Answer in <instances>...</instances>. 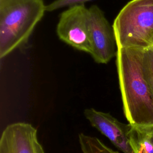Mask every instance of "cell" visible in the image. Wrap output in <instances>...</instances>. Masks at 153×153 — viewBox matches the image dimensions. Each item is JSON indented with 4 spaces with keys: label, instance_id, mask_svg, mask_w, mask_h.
I'll use <instances>...</instances> for the list:
<instances>
[{
    "label": "cell",
    "instance_id": "obj_1",
    "mask_svg": "<svg viewBox=\"0 0 153 153\" xmlns=\"http://www.w3.org/2000/svg\"><path fill=\"white\" fill-rule=\"evenodd\" d=\"M145 50L118 47L116 55L124 114L134 126L153 125V93L145 73Z\"/></svg>",
    "mask_w": 153,
    "mask_h": 153
},
{
    "label": "cell",
    "instance_id": "obj_2",
    "mask_svg": "<svg viewBox=\"0 0 153 153\" xmlns=\"http://www.w3.org/2000/svg\"><path fill=\"white\" fill-rule=\"evenodd\" d=\"M46 11L43 0L0 1V58L26 43Z\"/></svg>",
    "mask_w": 153,
    "mask_h": 153
},
{
    "label": "cell",
    "instance_id": "obj_3",
    "mask_svg": "<svg viewBox=\"0 0 153 153\" xmlns=\"http://www.w3.org/2000/svg\"><path fill=\"white\" fill-rule=\"evenodd\" d=\"M112 25L117 47H153V0H131L121 10Z\"/></svg>",
    "mask_w": 153,
    "mask_h": 153
},
{
    "label": "cell",
    "instance_id": "obj_4",
    "mask_svg": "<svg viewBox=\"0 0 153 153\" xmlns=\"http://www.w3.org/2000/svg\"><path fill=\"white\" fill-rule=\"evenodd\" d=\"M56 32L61 41L78 50L90 54L88 8L84 4L68 7L60 15Z\"/></svg>",
    "mask_w": 153,
    "mask_h": 153
},
{
    "label": "cell",
    "instance_id": "obj_5",
    "mask_svg": "<svg viewBox=\"0 0 153 153\" xmlns=\"http://www.w3.org/2000/svg\"><path fill=\"white\" fill-rule=\"evenodd\" d=\"M90 54L97 63H108L117 53V43L113 25L106 18L103 11L96 5L88 8Z\"/></svg>",
    "mask_w": 153,
    "mask_h": 153
},
{
    "label": "cell",
    "instance_id": "obj_6",
    "mask_svg": "<svg viewBox=\"0 0 153 153\" xmlns=\"http://www.w3.org/2000/svg\"><path fill=\"white\" fill-rule=\"evenodd\" d=\"M0 153H45L30 124L17 122L8 125L2 132Z\"/></svg>",
    "mask_w": 153,
    "mask_h": 153
},
{
    "label": "cell",
    "instance_id": "obj_7",
    "mask_svg": "<svg viewBox=\"0 0 153 153\" xmlns=\"http://www.w3.org/2000/svg\"><path fill=\"white\" fill-rule=\"evenodd\" d=\"M84 114L92 127L106 136L119 150L123 153H134L129 136L130 123H122L109 113L94 108L85 109Z\"/></svg>",
    "mask_w": 153,
    "mask_h": 153
},
{
    "label": "cell",
    "instance_id": "obj_8",
    "mask_svg": "<svg viewBox=\"0 0 153 153\" xmlns=\"http://www.w3.org/2000/svg\"><path fill=\"white\" fill-rule=\"evenodd\" d=\"M130 125L129 136L134 153H153V125Z\"/></svg>",
    "mask_w": 153,
    "mask_h": 153
},
{
    "label": "cell",
    "instance_id": "obj_9",
    "mask_svg": "<svg viewBox=\"0 0 153 153\" xmlns=\"http://www.w3.org/2000/svg\"><path fill=\"white\" fill-rule=\"evenodd\" d=\"M78 140L82 153H119L96 137L80 133L78 135Z\"/></svg>",
    "mask_w": 153,
    "mask_h": 153
},
{
    "label": "cell",
    "instance_id": "obj_10",
    "mask_svg": "<svg viewBox=\"0 0 153 153\" xmlns=\"http://www.w3.org/2000/svg\"><path fill=\"white\" fill-rule=\"evenodd\" d=\"M144 69L146 78L153 93V47L145 50Z\"/></svg>",
    "mask_w": 153,
    "mask_h": 153
},
{
    "label": "cell",
    "instance_id": "obj_11",
    "mask_svg": "<svg viewBox=\"0 0 153 153\" xmlns=\"http://www.w3.org/2000/svg\"><path fill=\"white\" fill-rule=\"evenodd\" d=\"M92 0H55L48 5H46L47 11H54L55 10L65 8L69 7L72 5L84 4L85 2Z\"/></svg>",
    "mask_w": 153,
    "mask_h": 153
},
{
    "label": "cell",
    "instance_id": "obj_12",
    "mask_svg": "<svg viewBox=\"0 0 153 153\" xmlns=\"http://www.w3.org/2000/svg\"><path fill=\"white\" fill-rule=\"evenodd\" d=\"M2 1V0H0V1Z\"/></svg>",
    "mask_w": 153,
    "mask_h": 153
}]
</instances>
